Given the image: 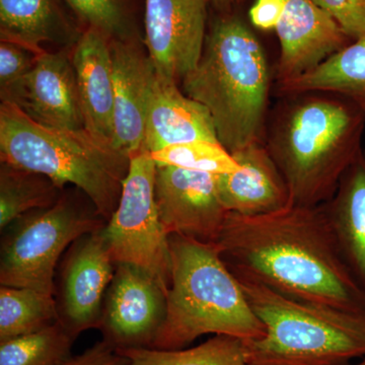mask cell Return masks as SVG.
I'll return each instance as SVG.
<instances>
[{
    "label": "cell",
    "mask_w": 365,
    "mask_h": 365,
    "mask_svg": "<svg viewBox=\"0 0 365 365\" xmlns=\"http://www.w3.org/2000/svg\"><path fill=\"white\" fill-rule=\"evenodd\" d=\"M116 266L102 230L83 235L67 252L55 299L60 323L76 339L86 330L98 329Z\"/></svg>",
    "instance_id": "10"
},
{
    "label": "cell",
    "mask_w": 365,
    "mask_h": 365,
    "mask_svg": "<svg viewBox=\"0 0 365 365\" xmlns=\"http://www.w3.org/2000/svg\"><path fill=\"white\" fill-rule=\"evenodd\" d=\"M150 155L157 167H176L215 175L230 174L240 169L232 153L222 144L211 141L173 144Z\"/></svg>",
    "instance_id": "26"
},
{
    "label": "cell",
    "mask_w": 365,
    "mask_h": 365,
    "mask_svg": "<svg viewBox=\"0 0 365 365\" xmlns=\"http://www.w3.org/2000/svg\"><path fill=\"white\" fill-rule=\"evenodd\" d=\"M196 140L220 143L208 110L182 93L176 81L155 73L146 114L143 151L155 153L173 144Z\"/></svg>",
    "instance_id": "18"
},
{
    "label": "cell",
    "mask_w": 365,
    "mask_h": 365,
    "mask_svg": "<svg viewBox=\"0 0 365 365\" xmlns=\"http://www.w3.org/2000/svg\"><path fill=\"white\" fill-rule=\"evenodd\" d=\"M357 365H365V357L364 359H362V361L359 362V364Z\"/></svg>",
    "instance_id": "33"
},
{
    "label": "cell",
    "mask_w": 365,
    "mask_h": 365,
    "mask_svg": "<svg viewBox=\"0 0 365 365\" xmlns=\"http://www.w3.org/2000/svg\"><path fill=\"white\" fill-rule=\"evenodd\" d=\"M114 81V143L131 158L143 151L146 114L155 68L133 39H111Z\"/></svg>",
    "instance_id": "15"
},
{
    "label": "cell",
    "mask_w": 365,
    "mask_h": 365,
    "mask_svg": "<svg viewBox=\"0 0 365 365\" xmlns=\"http://www.w3.org/2000/svg\"><path fill=\"white\" fill-rule=\"evenodd\" d=\"M167 313V292L135 266L118 264L98 330L117 351L153 348Z\"/></svg>",
    "instance_id": "9"
},
{
    "label": "cell",
    "mask_w": 365,
    "mask_h": 365,
    "mask_svg": "<svg viewBox=\"0 0 365 365\" xmlns=\"http://www.w3.org/2000/svg\"><path fill=\"white\" fill-rule=\"evenodd\" d=\"M58 321L55 295L26 287H0V341L38 332Z\"/></svg>",
    "instance_id": "23"
},
{
    "label": "cell",
    "mask_w": 365,
    "mask_h": 365,
    "mask_svg": "<svg viewBox=\"0 0 365 365\" xmlns=\"http://www.w3.org/2000/svg\"><path fill=\"white\" fill-rule=\"evenodd\" d=\"M107 222L93 204L86 205L71 194L61 195L51 207L23 216L2 237L0 284L55 295V275L62 255Z\"/></svg>",
    "instance_id": "7"
},
{
    "label": "cell",
    "mask_w": 365,
    "mask_h": 365,
    "mask_svg": "<svg viewBox=\"0 0 365 365\" xmlns=\"http://www.w3.org/2000/svg\"><path fill=\"white\" fill-rule=\"evenodd\" d=\"M71 58L85 129L114 148L111 39L96 29L88 28L76 41Z\"/></svg>",
    "instance_id": "17"
},
{
    "label": "cell",
    "mask_w": 365,
    "mask_h": 365,
    "mask_svg": "<svg viewBox=\"0 0 365 365\" xmlns=\"http://www.w3.org/2000/svg\"><path fill=\"white\" fill-rule=\"evenodd\" d=\"M232 155L240 169L216 175L218 194L227 211L246 216L264 215L292 204L287 182L265 143L250 144Z\"/></svg>",
    "instance_id": "16"
},
{
    "label": "cell",
    "mask_w": 365,
    "mask_h": 365,
    "mask_svg": "<svg viewBox=\"0 0 365 365\" xmlns=\"http://www.w3.org/2000/svg\"><path fill=\"white\" fill-rule=\"evenodd\" d=\"M169 244L167 313L155 349H182L206 334L244 341L265 336V326L215 245L180 235H169Z\"/></svg>",
    "instance_id": "4"
},
{
    "label": "cell",
    "mask_w": 365,
    "mask_h": 365,
    "mask_svg": "<svg viewBox=\"0 0 365 365\" xmlns=\"http://www.w3.org/2000/svg\"><path fill=\"white\" fill-rule=\"evenodd\" d=\"M88 28L104 33L110 39H132L124 0H64Z\"/></svg>",
    "instance_id": "27"
},
{
    "label": "cell",
    "mask_w": 365,
    "mask_h": 365,
    "mask_svg": "<svg viewBox=\"0 0 365 365\" xmlns=\"http://www.w3.org/2000/svg\"><path fill=\"white\" fill-rule=\"evenodd\" d=\"M155 204L168 235L215 244L230 211L218 194L216 175L176 167H157Z\"/></svg>",
    "instance_id": "12"
},
{
    "label": "cell",
    "mask_w": 365,
    "mask_h": 365,
    "mask_svg": "<svg viewBox=\"0 0 365 365\" xmlns=\"http://www.w3.org/2000/svg\"><path fill=\"white\" fill-rule=\"evenodd\" d=\"M275 28L280 43L277 83L304 76L352 40L314 0H282Z\"/></svg>",
    "instance_id": "13"
},
{
    "label": "cell",
    "mask_w": 365,
    "mask_h": 365,
    "mask_svg": "<svg viewBox=\"0 0 365 365\" xmlns=\"http://www.w3.org/2000/svg\"><path fill=\"white\" fill-rule=\"evenodd\" d=\"M38 123L66 129H85L71 55L44 51L6 102Z\"/></svg>",
    "instance_id": "14"
},
{
    "label": "cell",
    "mask_w": 365,
    "mask_h": 365,
    "mask_svg": "<svg viewBox=\"0 0 365 365\" xmlns=\"http://www.w3.org/2000/svg\"><path fill=\"white\" fill-rule=\"evenodd\" d=\"M282 6V0H255L249 11L250 21L259 30H275Z\"/></svg>",
    "instance_id": "31"
},
{
    "label": "cell",
    "mask_w": 365,
    "mask_h": 365,
    "mask_svg": "<svg viewBox=\"0 0 365 365\" xmlns=\"http://www.w3.org/2000/svg\"><path fill=\"white\" fill-rule=\"evenodd\" d=\"M1 41L39 55L43 43L71 39V26L54 0H0Z\"/></svg>",
    "instance_id": "21"
},
{
    "label": "cell",
    "mask_w": 365,
    "mask_h": 365,
    "mask_svg": "<svg viewBox=\"0 0 365 365\" xmlns=\"http://www.w3.org/2000/svg\"><path fill=\"white\" fill-rule=\"evenodd\" d=\"M324 207L348 267L365 288V151L346 170Z\"/></svg>",
    "instance_id": "19"
},
{
    "label": "cell",
    "mask_w": 365,
    "mask_h": 365,
    "mask_svg": "<svg viewBox=\"0 0 365 365\" xmlns=\"http://www.w3.org/2000/svg\"><path fill=\"white\" fill-rule=\"evenodd\" d=\"M247 0H210V4L217 9L220 13L234 11L237 7L242 6Z\"/></svg>",
    "instance_id": "32"
},
{
    "label": "cell",
    "mask_w": 365,
    "mask_h": 365,
    "mask_svg": "<svg viewBox=\"0 0 365 365\" xmlns=\"http://www.w3.org/2000/svg\"><path fill=\"white\" fill-rule=\"evenodd\" d=\"M215 246L232 273L294 299L365 314V288L341 253L324 204L228 212Z\"/></svg>",
    "instance_id": "1"
},
{
    "label": "cell",
    "mask_w": 365,
    "mask_h": 365,
    "mask_svg": "<svg viewBox=\"0 0 365 365\" xmlns=\"http://www.w3.org/2000/svg\"><path fill=\"white\" fill-rule=\"evenodd\" d=\"M157 165L148 151L130 158L119 203L102 230L115 264L145 271L168 294L172 274L169 235L155 198Z\"/></svg>",
    "instance_id": "8"
},
{
    "label": "cell",
    "mask_w": 365,
    "mask_h": 365,
    "mask_svg": "<svg viewBox=\"0 0 365 365\" xmlns=\"http://www.w3.org/2000/svg\"><path fill=\"white\" fill-rule=\"evenodd\" d=\"M129 360L112 345L102 340L62 365H127Z\"/></svg>",
    "instance_id": "30"
},
{
    "label": "cell",
    "mask_w": 365,
    "mask_h": 365,
    "mask_svg": "<svg viewBox=\"0 0 365 365\" xmlns=\"http://www.w3.org/2000/svg\"><path fill=\"white\" fill-rule=\"evenodd\" d=\"M206 36L198 66L182 79L185 95L212 118L228 153L264 143L270 71L263 46L246 21L220 13Z\"/></svg>",
    "instance_id": "3"
},
{
    "label": "cell",
    "mask_w": 365,
    "mask_h": 365,
    "mask_svg": "<svg viewBox=\"0 0 365 365\" xmlns=\"http://www.w3.org/2000/svg\"><path fill=\"white\" fill-rule=\"evenodd\" d=\"M210 0H145V44L155 73L178 83L198 66Z\"/></svg>",
    "instance_id": "11"
},
{
    "label": "cell",
    "mask_w": 365,
    "mask_h": 365,
    "mask_svg": "<svg viewBox=\"0 0 365 365\" xmlns=\"http://www.w3.org/2000/svg\"><path fill=\"white\" fill-rule=\"evenodd\" d=\"M127 365H251L247 360L244 341L227 335H215L190 349L155 348L120 350Z\"/></svg>",
    "instance_id": "24"
},
{
    "label": "cell",
    "mask_w": 365,
    "mask_h": 365,
    "mask_svg": "<svg viewBox=\"0 0 365 365\" xmlns=\"http://www.w3.org/2000/svg\"><path fill=\"white\" fill-rule=\"evenodd\" d=\"M265 145L287 182L294 205L318 206L335 194L361 153L365 114L335 93L283 96Z\"/></svg>",
    "instance_id": "2"
},
{
    "label": "cell",
    "mask_w": 365,
    "mask_h": 365,
    "mask_svg": "<svg viewBox=\"0 0 365 365\" xmlns=\"http://www.w3.org/2000/svg\"><path fill=\"white\" fill-rule=\"evenodd\" d=\"M281 96L335 93L352 101L365 114V36L329 57L304 76L278 85Z\"/></svg>",
    "instance_id": "20"
},
{
    "label": "cell",
    "mask_w": 365,
    "mask_h": 365,
    "mask_svg": "<svg viewBox=\"0 0 365 365\" xmlns=\"http://www.w3.org/2000/svg\"><path fill=\"white\" fill-rule=\"evenodd\" d=\"M37 55L30 50L1 41L0 44V97L6 102L35 64Z\"/></svg>",
    "instance_id": "28"
},
{
    "label": "cell",
    "mask_w": 365,
    "mask_h": 365,
    "mask_svg": "<svg viewBox=\"0 0 365 365\" xmlns=\"http://www.w3.org/2000/svg\"><path fill=\"white\" fill-rule=\"evenodd\" d=\"M76 338L60 322L38 332L0 341V365H62Z\"/></svg>",
    "instance_id": "25"
},
{
    "label": "cell",
    "mask_w": 365,
    "mask_h": 365,
    "mask_svg": "<svg viewBox=\"0 0 365 365\" xmlns=\"http://www.w3.org/2000/svg\"><path fill=\"white\" fill-rule=\"evenodd\" d=\"M0 160L44 175L61 190L67 184L76 187L107 222L116 210L130 165V158L86 129L46 126L11 103L0 106Z\"/></svg>",
    "instance_id": "5"
},
{
    "label": "cell",
    "mask_w": 365,
    "mask_h": 365,
    "mask_svg": "<svg viewBox=\"0 0 365 365\" xmlns=\"http://www.w3.org/2000/svg\"><path fill=\"white\" fill-rule=\"evenodd\" d=\"M61 189L49 178L1 163L0 167V230L4 232L21 217L51 207Z\"/></svg>",
    "instance_id": "22"
},
{
    "label": "cell",
    "mask_w": 365,
    "mask_h": 365,
    "mask_svg": "<svg viewBox=\"0 0 365 365\" xmlns=\"http://www.w3.org/2000/svg\"><path fill=\"white\" fill-rule=\"evenodd\" d=\"M352 41L365 36V0H314Z\"/></svg>",
    "instance_id": "29"
},
{
    "label": "cell",
    "mask_w": 365,
    "mask_h": 365,
    "mask_svg": "<svg viewBox=\"0 0 365 365\" xmlns=\"http://www.w3.org/2000/svg\"><path fill=\"white\" fill-rule=\"evenodd\" d=\"M234 275L266 329L261 339L242 340L250 364L350 365L364 359L365 314L294 299Z\"/></svg>",
    "instance_id": "6"
}]
</instances>
